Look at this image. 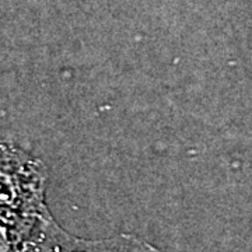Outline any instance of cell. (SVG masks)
Listing matches in <instances>:
<instances>
[{"mask_svg": "<svg viewBox=\"0 0 252 252\" xmlns=\"http://www.w3.org/2000/svg\"><path fill=\"white\" fill-rule=\"evenodd\" d=\"M48 171L24 149L0 143V212L23 219L51 216L46 206Z\"/></svg>", "mask_w": 252, "mask_h": 252, "instance_id": "1", "label": "cell"}, {"mask_svg": "<svg viewBox=\"0 0 252 252\" xmlns=\"http://www.w3.org/2000/svg\"><path fill=\"white\" fill-rule=\"evenodd\" d=\"M52 217L23 219L0 212V252H34L42 228Z\"/></svg>", "mask_w": 252, "mask_h": 252, "instance_id": "2", "label": "cell"}, {"mask_svg": "<svg viewBox=\"0 0 252 252\" xmlns=\"http://www.w3.org/2000/svg\"><path fill=\"white\" fill-rule=\"evenodd\" d=\"M81 252H162L135 235L119 234L104 240L80 238Z\"/></svg>", "mask_w": 252, "mask_h": 252, "instance_id": "3", "label": "cell"}, {"mask_svg": "<svg viewBox=\"0 0 252 252\" xmlns=\"http://www.w3.org/2000/svg\"><path fill=\"white\" fill-rule=\"evenodd\" d=\"M34 252H81L80 237H74L52 219L45 225Z\"/></svg>", "mask_w": 252, "mask_h": 252, "instance_id": "4", "label": "cell"}]
</instances>
